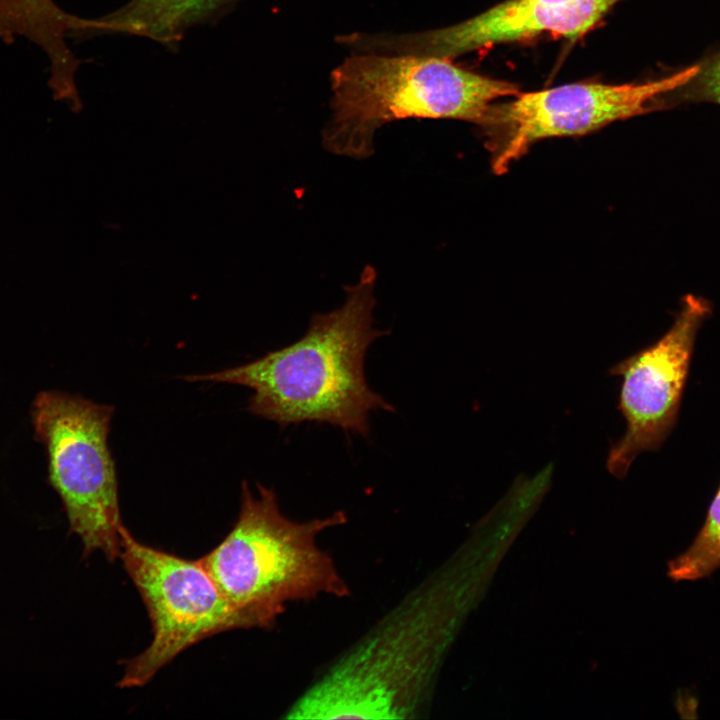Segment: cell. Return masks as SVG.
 Instances as JSON below:
<instances>
[{
	"label": "cell",
	"mask_w": 720,
	"mask_h": 720,
	"mask_svg": "<svg viewBox=\"0 0 720 720\" xmlns=\"http://www.w3.org/2000/svg\"><path fill=\"white\" fill-rule=\"evenodd\" d=\"M375 279L367 266L358 283L345 289L342 306L314 314L294 343L240 366L184 379L248 387L253 391L248 411L281 427L326 423L367 437L372 412L395 411L370 388L364 372L369 347L385 335L374 327Z\"/></svg>",
	"instance_id": "cell-1"
},
{
	"label": "cell",
	"mask_w": 720,
	"mask_h": 720,
	"mask_svg": "<svg viewBox=\"0 0 720 720\" xmlns=\"http://www.w3.org/2000/svg\"><path fill=\"white\" fill-rule=\"evenodd\" d=\"M344 511L295 521L276 492L242 482L240 511L226 537L198 559L224 598L253 628H270L291 602L322 595L343 598L350 589L319 535L347 522Z\"/></svg>",
	"instance_id": "cell-2"
},
{
	"label": "cell",
	"mask_w": 720,
	"mask_h": 720,
	"mask_svg": "<svg viewBox=\"0 0 720 720\" xmlns=\"http://www.w3.org/2000/svg\"><path fill=\"white\" fill-rule=\"evenodd\" d=\"M330 152L367 158L384 124L405 118L457 119L480 125L500 99L519 93L509 81L465 70L450 59L412 54L354 55L332 73Z\"/></svg>",
	"instance_id": "cell-3"
},
{
	"label": "cell",
	"mask_w": 720,
	"mask_h": 720,
	"mask_svg": "<svg viewBox=\"0 0 720 720\" xmlns=\"http://www.w3.org/2000/svg\"><path fill=\"white\" fill-rule=\"evenodd\" d=\"M114 408L79 395L42 391L32 402L35 438L44 446L48 481L59 496L83 557L119 558L122 522L115 463L108 446Z\"/></svg>",
	"instance_id": "cell-4"
},
{
	"label": "cell",
	"mask_w": 720,
	"mask_h": 720,
	"mask_svg": "<svg viewBox=\"0 0 720 720\" xmlns=\"http://www.w3.org/2000/svg\"><path fill=\"white\" fill-rule=\"evenodd\" d=\"M119 559L138 590L152 626V640L124 662L118 686L146 685L194 644L221 632L253 628L220 593L199 560L148 546L124 527Z\"/></svg>",
	"instance_id": "cell-5"
},
{
	"label": "cell",
	"mask_w": 720,
	"mask_h": 720,
	"mask_svg": "<svg viewBox=\"0 0 720 720\" xmlns=\"http://www.w3.org/2000/svg\"><path fill=\"white\" fill-rule=\"evenodd\" d=\"M697 69L694 64L643 82L566 84L518 93L511 101L495 103L480 124L491 167L503 174L540 140L585 135L663 108L666 97L687 83Z\"/></svg>",
	"instance_id": "cell-6"
},
{
	"label": "cell",
	"mask_w": 720,
	"mask_h": 720,
	"mask_svg": "<svg viewBox=\"0 0 720 720\" xmlns=\"http://www.w3.org/2000/svg\"><path fill=\"white\" fill-rule=\"evenodd\" d=\"M711 312L705 298L685 295L665 334L609 370L622 378L619 410L626 421L607 458L614 476L624 478L638 454L659 450L675 427L697 333Z\"/></svg>",
	"instance_id": "cell-7"
},
{
	"label": "cell",
	"mask_w": 720,
	"mask_h": 720,
	"mask_svg": "<svg viewBox=\"0 0 720 720\" xmlns=\"http://www.w3.org/2000/svg\"><path fill=\"white\" fill-rule=\"evenodd\" d=\"M620 0H506L463 22L437 30L382 37L397 54L457 57L543 33L578 38Z\"/></svg>",
	"instance_id": "cell-8"
},
{
	"label": "cell",
	"mask_w": 720,
	"mask_h": 720,
	"mask_svg": "<svg viewBox=\"0 0 720 720\" xmlns=\"http://www.w3.org/2000/svg\"><path fill=\"white\" fill-rule=\"evenodd\" d=\"M229 1L130 0L102 17L89 19L87 35L126 34L169 45Z\"/></svg>",
	"instance_id": "cell-9"
},
{
	"label": "cell",
	"mask_w": 720,
	"mask_h": 720,
	"mask_svg": "<svg viewBox=\"0 0 720 720\" xmlns=\"http://www.w3.org/2000/svg\"><path fill=\"white\" fill-rule=\"evenodd\" d=\"M75 17L53 0H0V41L25 38L42 50L63 43Z\"/></svg>",
	"instance_id": "cell-10"
},
{
	"label": "cell",
	"mask_w": 720,
	"mask_h": 720,
	"mask_svg": "<svg viewBox=\"0 0 720 720\" xmlns=\"http://www.w3.org/2000/svg\"><path fill=\"white\" fill-rule=\"evenodd\" d=\"M720 568V485L702 527L683 553L668 563V576L674 581H695Z\"/></svg>",
	"instance_id": "cell-11"
},
{
	"label": "cell",
	"mask_w": 720,
	"mask_h": 720,
	"mask_svg": "<svg viewBox=\"0 0 720 720\" xmlns=\"http://www.w3.org/2000/svg\"><path fill=\"white\" fill-rule=\"evenodd\" d=\"M671 102L720 105V51L698 63L695 75L667 96V104Z\"/></svg>",
	"instance_id": "cell-12"
}]
</instances>
